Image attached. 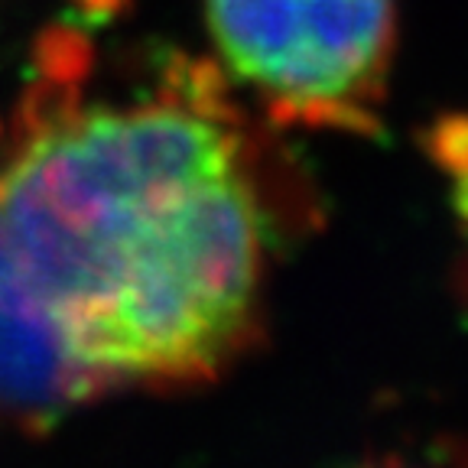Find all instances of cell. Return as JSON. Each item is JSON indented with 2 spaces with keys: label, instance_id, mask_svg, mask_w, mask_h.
I'll return each instance as SVG.
<instances>
[{
  "label": "cell",
  "instance_id": "7a4b0ae2",
  "mask_svg": "<svg viewBox=\"0 0 468 468\" xmlns=\"http://www.w3.org/2000/svg\"><path fill=\"white\" fill-rule=\"evenodd\" d=\"M215 66L280 127L374 133L397 0H202Z\"/></svg>",
  "mask_w": 468,
  "mask_h": 468
},
{
  "label": "cell",
  "instance_id": "6da1fadb",
  "mask_svg": "<svg viewBox=\"0 0 468 468\" xmlns=\"http://www.w3.org/2000/svg\"><path fill=\"white\" fill-rule=\"evenodd\" d=\"M277 234L215 58L104 69L79 27L49 29L0 121V410L52 426L215 380L261 338Z\"/></svg>",
  "mask_w": 468,
  "mask_h": 468
}]
</instances>
